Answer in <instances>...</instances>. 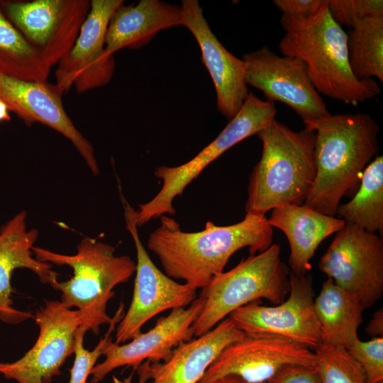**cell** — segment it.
I'll use <instances>...</instances> for the list:
<instances>
[{
  "mask_svg": "<svg viewBox=\"0 0 383 383\" xmlns=\"http://www.w3.org/2000/svg\"><path fill=\"white\" fill-rule=\"evenodd\" d=\"M267 383H323L316 366L298 364L281 367Z\"/></svg>",
  "mask_w": 383,
  "mask_h": 383,
  "instance_id": "31",
  "label": "cell"
},
{
  "mask_svg": "<svg viewBox=\"0 0 383 383\" xmlns=\"http://www.w3.org/2000/svg\"><path fill=\"white\" fill-rule=\"evenodd\" d=\"M346 350L361 367L367 383L383 381V337L367 341L359 338Z\"/></svg>",
  "mask_w": 383,
  "mask_h": 383,
  "instance_id": "29",
  "label": "cell"
},
{
  "mask_svg": "<svg viewBox=\"0 0 383 383\" xmlns=\"http://www.w3.org/2000/svg\"><path fill=\"white\" fill-rule=\"evenodd\" d=\"M62 95L47 82L19 79L0 72V99L23 122L45 125L70 140L94 175L99 172L90 142L84 137L67 114Z\"/></svg>",
  "mask_w": 383,
  "mask_h": 383,
  "instance_id": "17",
  "label": "cell"
},
{
  "mask_svg": "<svg viewBox=\"0 0 383 383\" xmlns=\"http://www.w3.org/2000/svg\"><path fill=\"white\" fill-rule=\"evenodd\" d=\"M124 313V304L121 302L115 314L111 317L107 332L92 350H87L84 346V337L89 329L84 326H80L78 328L74 343V360L72 367L70 370L69 383H87L88 377L91 375L99 357L103 355L106 344L112 339L111 334L116 330V325L122 319Z\"/></svg>",
  "mask_w": 383,
  "mask_h": 383,
  "instance_id": "28",
  "label": "cell"
},
{
  "mask_svg": "<svg viewBox=\"0 0 383 383\" xmlns=\"http://www.w3.org/2000/svg\"><path fill=\"white\" fill-rule=\"evenodd\" d=\"M313 351L323 383H367L361 367L345 348L320 344Z\"/></svg>",
  "mask_w": 383,
  "mask_h": 383,
  "instance_id": "27",
  "label": "cell"
},
{
  "mask_svg": "<svg viewBox=\"0 0 383 383\" xmlns=\"http://www.w3.org/2000/svg\"><path fill=\"white\" fill-rule=\"evenodd\" d=\"M377 383H383V381H382V382H377Z\"/></svg>",
  "mask_w": 383,
  "mask_h": 383,
  "instance_id": "37",
  "label": "cell"
},
{
  "mask_svg": "<svg viewBox=\"0 0 383 383\" xmlns=\"http://www.w3.org/2000/svg\"><path fill=\"white\" fill-rule=\"evenodd\" d=\"M367 333L374 337H383V310H377L365 328Z\"/></svg>",
  "mask_w": 383,
  "mask_h": 383,
  "instance_id": "33",
  "label": "cell"
},
{
  "mask_svg": "<svg viewBox=\"0 0 383 383\" xmlns=\"http://www.w3.org/2000/svg\"><path fill=\"white\" fill-rule=\"evenodd\" d=\"M272 210L268 222L285 234L290 247L289 270L295 275L308 273L310 260L321 243L345 224L342 219L303 204H284Z\"/></svg>",
  "mask_w": 383,
  "mask_h": 383,
  "instance_id": "21",
  "label": "cell"
},
{
  "mask_svg": "<svg viewBox=\"0 0 383 383\" xmlns=\"http://www.w3.org/2000/svg\"><path fill=\"white\" fill-rule=\"evenodd\" d=\"M204 304V299L199 296L187 307L171 310L153 328L128 343L116 344L110 340L104 350V360L91 372L90 383L101 382L111 372L123 366L137 370L146 360L152 363L167 361L174 348L193 339L192 325Z\"/></svg>",
  "mask_w": 383,
  "mask_h": 383,
  "instance_id": "16",
  "label": "cell"
},
{
  "mask_svg": "<svg viewBox=\"0 0 383 383\" xmlns=\"http://www.w3.org/2000/svg\"><path fill=\"white\" fill-rule=\"evenodd\" d=\"M182 26L194 36L201 52L216 93L218 111L231 120L240 111L248 95L243 60L234 56L218 40L206 21L196 0H183Z\"/></svg>",
  "mask_w": 383,
  "mask_h": 383,
  "instance_id": "18",
  "label": "cell"
},
{
  "mask_svg": "<svg viewBox=\"0 0 383 383\" xmlns=\"http://www.w3.org/2000/svg\"><path fill=\"white\" fill-rule=\"evenodd\" d=\"M122 4V0L90 1L89 11L74 45L57 63L54 86L60 95L72 86L80 94L111 79L115 60L106 52L105 37L112 16Z\"/></svg>",
  "mask_w": 383,
  "mask_h": 383,
  "instance_id": "12",
  "label": "cell"
},
{
  "mask_svg": "<svg viewBox=\"0 0 383 383\" xmlns=\"http://www.w3.org/2000/svg\"><path fill=\"white\" fill-rule=\"evenodd\" d=\"M32 250L40 262L72 268L69 280H57L52 287L61 292L65 306L77 308L82 326L98 334L102 325L109 324L107 305L115 295L113 289L135 272L136 263L129 256H117L115 247L89 237L79 242L77 253L72 255L35 246Z\"/></svg>",
  "mask_w": 383,
  "mask_h": 383,
  "instance_id": "5",
  "label": "cell"
},
{
  "mask_svg": "<svg viewBox=\"0 0 383 383\" xmlns=\"http://www.w3.org/2000/svg\"><path fill=\"white\" fill-rule=\"evenodd\" d=\"M289 364L316 366L315 353L283 336L245 333L222 350L199 383H211L227 374L252 383H267L281 367Z\"/></svg>",
  "mask_w": 383,
  "mask_h": 383,
  "instance_id": "15",
  "label": "cell"
},
{
  "mask_svg": "<svg viewBox=\"0 0 383 383\" xmlns=\"http://www.w3.org/2000/svg\"><path fill=\"white\" fill-rule=\"evenodd\" d=\"M273 229L265 215L246 213L235 224L219 226L211 221L198 232H184L166 215L148 238V248L160 260L165 274L197 289L223 272L230 257L248 248L250 255L272 245Z\"/></svg>",
  "mask_w": 383,
  "mask_h": 383,
  "instance_id": "1",
  "label": "cell"
},
{
  "mask_svg": "<svg viewBox=\"0 0 383 383\" xmlns=\"http://www.w3.org/2000/svg\"><path fill=\"white\" fill-rule=\"evenodd\" d=\"M244 335L226 317L209 332L180 344L167 361L150 362L149 383H199L222 350Z\"/></svg>",
  "mask_w": 383,
  "mask_h": 383,
  "instance_id": "20",
  "label": "cell"
},
{
  "mask_svg": "<svg viewBox=\"0 0 383 383\" xmlns=\"http://www.w3.org/2000/svg\"><path fill=\"white\" fill-rule=\"evenodd\" d=\"M324 0H274L273 4L282 14L309 17L314 15Z\"/></svg>",
  "mask_w": 383,
  "mask_h": 383,
  "instance_id": "32",
  "label": "cell"
},
{
  "mask_svg": "<svg viewBox=\"0 0 383 383\" xmlns=\"http://www.w3.org/2000/svg\"><path fill=\"white\" fill-rule=\"evenodd\" d=\"M9 111L7 104L0 99V121L11 120Z\"/></svg>",
  "mask_w": 383,
  "mask_h": 383,
  "instance_id": "36",
  "label": "cell"
},
{
  "mask_svg": "<svg viewBox=\"0 0 383 383\" xmlns=\"http://www.w3.org/2000/svg\"><path fill=\"white\" fill-rule=\"evenodd\" d=\"M150 361L146 360L137 369L138 374V383H146L149 380V367Z\"/></svg>",
  "mask_w": 383,
  "mask_h": 383,
  "instance_id": "34",
  "label": "cell"
},
{
  "mask_svg": "<svg viewBox=\"0 0 383 383\" xmlns=\"http://www.w3.org/2000/svg\"><path fill=\"white\" fill-rule=\"evenodd\" d=\"M180 25L181 6L159 0H140L131 6L122 4L109 21L105 37L106 52L113 55L123 48H140L159 31Z\"/></svg>",
  "mask_w": 383,
  "mask_h": 383,
  "instance_id": "22",
  "label": "cell"
},
{
  "mask_svg": "<svg viewBox=\"0 0 383 383\" xmlns=\"http://www.w3.org/2000/svg\"><path fill=\"white\" fill-rule=\"evenodd\" d=\"M303 122L315 132L316 165L303 205L335 216L343 197L355 195L366 167L377 156L379 126L367 113H330Z\"/></svg>",
  "mask_w": 383,
  "mask_h": 383,
  "instance_id": "2",
  "label": "cell"
},
{
  "mask_svg": "<svg viewBox=\"0 0 383 383\" xmlns=\"http://www.w3.org/2000/svg\"><path fill=\"white\" fill-rule=\"evenodd\" d=\"M288 295L284 301L273 306L255 301L248 304L228 317L245 333L277 335L314 350L321 344V335L314 310L312 276L291 272Z\"/></svg>",
  "mask_w": 383,
  "mask_h": 383,
  "instance_id": "13",
  "label": "cell"
},
{
  "mask_svg": "<svg viewBox=\"0 0 383 383\" xmlns=\"http://www.w3.org/2000/svg\"><path fill=\"white\" fill-rule=\"evenodd\" d=\"M348 56L359 80L377 78L383 82V16L363 18L346 33Z\"/></svg>",
  "mask_w": 383,
  "mask_h": 383,
  "instance_id": "25",
  "label": "cell"
},
{
  "mask_svg": "<svg viewBox=\"0 0 383 383\" xmlns=\"http://www.w3.org/2000/svg\"><path fill=\"white\" fill-rule=\"evenodd\" d=\"M33 319L39 328L35 343L20 359L0 362V374L17 383H50L74 354L76 334L82 326L80 313L60 301L45 300Z\"/></svg>",
  "mask_w": 383,
  "mask_h": 383,
  "instance_id": "11",
  "label": "cell"
},
{
  "mask_svg": "<svg viewBox=\"0 0 383 383\" xmlns=\"http://www.w3.org/2000/svg\"><path fill=\"white\" fill-rule=\"evenodd\" d=\"M211 383H252L248 382L243 378L234 375V374H227L223 377L218 378Z\"/></svg>",
  "mask_w": 383,
  "mask_h": 383,
  "instance_id": "35",
  "label": "cell"
},
{
  "mask_svg": "<svg viewBox=\"0 0 383 383\" xmlns=\"http://www.w3.org/2000/svg\"><path fill=\"white\" fill-rule=\"evenodd\" d=\"M27 213L16 214L0 229V320L6 323H18L30 318V313L13 307L11 284L13 272L18 268L31 270L43 284L51 286L57 281L59 274L50 263L33 256V248L38 237V230L28 229Z\"/></svg>",
  "mask_w": 383,
  "mask_h": 383,
  "instance_id": "19",
  "label": "cell"
},
{
  "mask_svg": "<svg viewBox=\"0 0 383 383\" xmlns=\"http://www.w3.org/2000/svg\"><path fill=\"white\" fill-rule=\"evenodd\" d=\"M327 3L333 19L350 28L363 18L383 16L382 0H327Z\"/></svg>",
  "mask_w": 383,
  "mask_h": 383,
  "instance_id": "30",
  "label": "cell"
},
{
  "mask_svg": "<svg viewBox=\"0 0 383 383\" xmlns=\"http://www.w3.org/2000/svg\"><path fill=\"white\" fill-rule=\"evenodd\" d=\"M280 23L285 31L279 43L282 54L305 63L321 95L356 106L380 94L374 79L359 80L353 75L346 33L332 17L327 0L311 16L282 14Z\"/></svg>",
  "mask_w": 383,
  "mask_h": 383,
  "instance_id": "3",
  "label": "cell"
},
{
  "mask_svg": "<svg viewBox=\"0 0 383 383\" xmlns=\"http://www.w3.org/2000/svg\"><path fill=\"white\" fill-rule=\"evenodd\" d=\"M274 103L262 100L249 91L238 113L219 135L191 160L177 167H157L155 176L162 182L159 192L149 201L140 204L135 211L138 227L165 214L173 215L174 199L211 162L239 142L268 126L274 119Z\"/></svg>",
  "mask_w": 383,
  "mask_h": 383,
  "instance_id": "7",
  "label": "cell"
},
{
  "mask_svg": "<svg viewBox=\"0 0 383 383\" xmlns=\"http://www.w3.org/2000/svg\"><path fill=\"white\" fill-rule=\"evenodd\" d=\"M257 135L262 150L250 177L246 213L265 216L280 205H302L316 177L315 132L294 131L274 119Z\"/></svg>",
  "mask_w": 383,
  "mask_h": 383,
  "instance_id": "4",
  "label": "cell"
},
{
  "mask_svg": "<svg viewBox=\"0 0 383 383\" xmlns=\"http://www.w3.org/2000/svg\"><path fill=\"white\" fill-rule=\"evenodd\" d=\"M289 267L281 260L280 246L272 244L258 254L250 255L233 269L215 276L201 289L203 309L192 325L194 336L211 330L235 310L261 299L274 305L289 292Z\"/></svg>",
  "mask_w": 383,
  "mask_h": 383,
  "instance_id": "6",
  "label": "cell"
},
{
  "mask_svg": "<svg viewBox=\"0 0 383 383\" xmlns=\"http://www.w3.org/2000/svg\"><path fill=\"white\" fill-rule=\"evenodd\" d=\"M338 218L368 232L383 234V157L377 156L366 167L352 199L340 204Z\"/></svg>",
  "mask_w": 383,
  "mask_h": 383,
  "instance_id": "24",
  "label": "cell"
},
{
  "mask_svg": "<svg viewBox=\"0 0 383 383\" xmlns=\"http://www.w3.org/2000/svg\"><path fill=\"white\" fill-rule=\"evenodd\" d=\"M50 69L6 18L0 5V72L22 80L45 82Z\"/></svg>",
  "mask_w": 383,
  "mask_h": 383,
  "instance_id": "26",
  "label": "cell"
},
{
  "mask_svg": "<svg viewBox=\"0 0 383 383\" xmlns=\"http://www.w3.org/2000/svg\"><path fill=\"white\" fill-rule=\"evenodd\" d=\"M314 310L320 326L321 344L347 349L358 338L365 310L360 299L328 278L314 298Z\"/></svg>",
  "mask_w": 383,
  "mask_h": 383,
  "instance_id": "23",
  "label": "cell"
},
{
  "mask_svg": "<svg viewBox=\"0 0 383 383\" xmlns=\"http://www.w3.org/2000/svg\"><path fill=\"white\" fill-rule=\"evenodd\" d=\"M318 267L335 285L356 296L365 309L370 308L383 293L382 236L345 223Z\"/></svg>",
  "mask_w": 383,
  "mask_h": 383,
  "instance_id": "9",
  "label": "cell"
},
{
  "mask_svg": "<svg viewBox=\"0 0 383 383\" xmlns=\"http://www.w3.org/2000/svg\"><path fill=\"white\" fill-rule=\"evenodd\" d=\"M0 5L50 68L74 45L90 9L89 0L1 1Z\"/></svg>",
  "mask_w": 383,
  "mask_h": 383,
  "instance_id": "10",
  "label": "cell"
},
{
  "mask_svg": "<svg viewBox=\"0 0 383 383\" xmlns=\"http://www.w3.org/2000/svg\"><path fill=\"white\" fill-rule=\"evenodd\" d=\"M126 226L136 250V269L130 306L116 328V344L138 336L143 326L167 310L187 307L197 296V289L174 281L160 271L150 259L138 232L135 211L121 195Z\"/></svg>",
  "mask_w": 383,
  "mask_h": 383,
  "instance_id": "8",
  "label": "cell"
},
{
  "mask_svg": "<svg viewBox=\"0 0 383 383\" xmlns=\"http://www.w3.org/2000/svg\"><path fill=\"white\" fill-rule=\"evenodd\" d=\"M242 60L247 84L262 91L266 100L286 104L303 121L330 114L301 60L279 56L267 46L245 54Z\"/></svg>",
  "mask_w": 383,
  "mask_h": 383,
  "instance_id": "14",
  "label": "cell"
}]
</instances>
